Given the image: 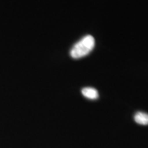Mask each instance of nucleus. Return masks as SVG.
<instances>
[{"label": "nucleus", "instance_id": "nucleus-1", "mask_svg": "<svg viewBox=\"0 0 148 148\" xmlns=\"http://www.w3.org/2000/svg\"><path fill=\"white\" fill-rule=\"evenodd\" d=\"M95 47V39L90 35L86 36L72 48L70 54L73 58H80L86 56Z\"/></svg>", "mask_w": 148, "mask_h": 148}, {"label": "nucleus", "instance_id": "nucleus-2", "mask_svg": "<svg viewBox=\"0 0 148 148\" xmlns=\"http://www.w3.org/2000/svg\"><path fill=\"white\" fill-rule=\"evenodd\" d=\"M82 93L86 98H88L90 100H96L99 97L98 91L92 87H85L82 90Z\"/></svg>", "mask_w": 148, "mask_h": 148}, {"label": "nucleus", "instance_id": "nucleus-3", "mask_svg": "<svg viewBox=\"0 0 148 148\" xmlns=\"http://www.w3.org/2000/svg\"><path fill=\"white\" fill-rule=\"evenodd\" d=\"M135 122L141 125H148V114L143 112H138L134 115Z\"/></svg>", "mask_w": 148, "mask_h": 148}]
</instances>
